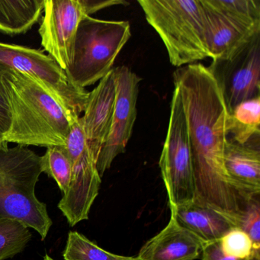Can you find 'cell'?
<instances>
[{
	"label": "cell",
	"instance_id": "cell-1",
	"mask_svg": "<svg viewBox=\"0 0 260 260\" xmlns=\"http://www.w3.org/2000/svg\"><path fill=\"white\" fill-rule=\"evenodd\" d=\"M188 124L196 196L238 224L248 205L259 196L234 182L223 162L228 112L220 89L208 68L192 63L173 74Z\"/></svg>",
	"mask_w": 260,
	"mask_h": 260
},
{
	"label": "cell",
	"instance_id": "cell-2",
	"mask_svg": "<svg viewBox=\"0 0 260 260\" xmlns=\"http://www.w3.org/2000/svg\"><path fill=\"white\" fill-rule=\"evenodd\" d=\"M0 94L11 115L7 144L46 148L66 145L72 121L58 102L37 82L0 65Z\"/></svg>",
	"mask_w": 260,
	"mask_h": 260
},
{
	"label": "cell",
	"instance_id": "cell-3",
	"mask_svg": "<svg viewBox=\"0 0 260 260\" xmlns=\"http://www.w3.org/2000/svg\"><path fill=\"white\" fill-rule=\"evenodd\" d=\"M42 173V156L28 147L0 149V219L19 220L44 240L53 221L46 204L36 194Z\"/></svg>",
	"mask_w": 260,
	"mask_h": 260
},
{
	"label": "cell",
	"instance_id": "cell-4",
	"mask_svg": "<svg viewBox=\"0 0 260 260\" xmlns=\"http://www.w3.org/2000/svg\"><path fill=\"white\" fill-rule=\"evenodd\" d=\"M138 4L164 42L172 65L179 68L211 57L200 0H139Z\"/></svg>",
	"mask_w": 260,
	"mask_h": 260
},
{
	"label": "cell",
	"instance_id": "cell-5",
	"mask_svg": "<svg viewBox=\"0 0 260 260\" xmlns=\"http://www.w3.org/2000/svg\"><path fill=\"white\" fill-rule=\"evenodd\" d=\"M131 36L127 21L84 16L77 28L71 62L65 70L69 81L83 89L100 81L113 69L115 59Z\"/></svg>",
	"mask_w": 260,
	"mask_h": 260
},
{
	"label": "cell",
	"instance_id": "cell-6",
	"mask_svg": "<svg viewBox=\"0 0 260 260\" xmlns=\"http://www.w3.org/2000/svg\"><path fill=\"white\" fill-rule=\"evenodd\" d=\"M0 65L26 74L37 82L58 102L72 122L84 112L89 92L74 86L64 70L43 51L0 42Z\"/></svg>",
	"mask_w": 260,
	"mask_h": 260
},
{
	"label": "cell",
	"instance_id": "cell-7",
	"mask_svg": "<svg viewBox=\"0 0 260 260\" xmlns=\"http://www.w3.org/2000/svg\"><path fill=\"white\" fill-rule=\"evenodd\" d=\"M170 210L192 202L196 196L186 116L177 88L174 87L167 138L159 158Z\"/></svg>",
	"mask_w": 260,
	"mask_h": 260
},
{
	"label": "cell",
	"instance_id": "cell-8",
	"mask_svg": "<svg viewBox=\"0 0 260 260\" xmlns=\"http://www.w3.org/2000/svg\"><path fill=\"white\" fill-rule=\"evenodd\" d=\"M210 58H225L260 31L259 0H200Z\"/></svg>",
	"mask_w": 260,
	"mask_h": 260
},
{
	"label": "cell",
	"instance_id": "cell-9",
	"mask_svg": "<svg viewBox=\"0 0 260 260\" xmlns=\"http://www.w3.org/2000/svg\"><path fill=\"white\" fill-rule=\"evenodd\" d=\"M66 148L72 164L71 183L57 207L70 226L89 219V211L99 194L102 177L96 161L88 147L81 119L71 124Z\"/></svg>",
	"mask_w": 260,
	"mask_h": 260
},
{
	"label": "cell",
	"instance_id": "cell-10",
	"mask_svg": "<svg viewBox=\"0 0 260 260\" xmlns=\"http://www.w3.org/2000/svg\"><path fill=\"white\" fill-rule=\"evenodd\" d=\"M228 114L243 102L260 97V31L231 55L214 59L208 67Z\"/></svg>",
	"mask_w": 260,
	"mask_h": 260
},
{
	"label": "cell",
	"instance_id": "cell-11",
	"mask_svg": "<svg viewBox=\"0 0 260 260\" xmlns=\"http://www.w3.org/2000/svg\"><path fill=\"white\" fill-rule=\"evenodd\" d=\"M113 72L116 83L115 111L109 136L96 161L101 177L114 159L125 151L138 113L137 102L141 78L125 66L113 68Z\"/></svg>",
	"mask_w": 260,
	"mask_h": 260
},
{
	"label": "cell",
	"instance_id": "cell-12",
	"mask_svg": "<svg viewBox=\"0 0 260 260\" xmlns=\"http://www.w3.org/2000/svg\"><path fill=\"white\" fill-rule=\"evenodd\" d=\"M39 34L42 46L63 70L72 59L76 34L84 17L79 0H45Z\"/></svg>",
	"mask_w": 260,
	"mask_h": 260
},
{
	"label": "cell",
	"instance_id": "cell-13",
	"mask_svg": "<svg viewBox=\"0 0 260 260\" xmlns=\"http://www.w3.org/2000/svg\"><path fill=\"white\" fill-rule=\"evenodd\" d=\"M116 101V83L113 69L89 92L84 115L80 117L88 147L95 161L106 142Z\"/></svg>",
	"mask_w": 260,
	"mask_h": 260
},
{
	"label": "cell",
	"instance_id": "cell-14",
	"mask_svg": "<svg viewBox=\"0 0 260 260\" xmlns=\"http://www.w3.org/2000/svg\"><path fill=\"white\" fill-rule=\"evenodd\" d=\"M203 243L171 214L168 224L140 249L136 260H196Z\"/></svg>",
	"mask_w": 260,
	"mask_h": 260
},
{
	"label": "cell",
	"instance_id": "cell-15",
	"mask_svg": "<svg viewBox=\"0 0 260 260\" xmlns=\"http://www.w3.org/2000/svg\"><path fill=\"white\" fill-rule=\"evenodd\" d=\"M178 223L192 233L203 244L220 241L233 228H237L221 213L193 201L170 210Z\"/></svg>",
	"mask_w": 260,
	"mask_h": 260
},
{
	"label": "cell",
	"instance_id": "cell-16",
	"mask_svg": "<svg viewBox=\"0 0 260 260\" xmlns=\"http://www.w3.org/2000/svg\"><path fill=\"white\" fill-rule=\"evenodd\" d=\"M223 162L234 182L253 194H260L259 143L240 144L226 139Z\"/></svg>",
	"mask_w": 260,
	"mask_h": 260
},
{
	"label": "cell",
	"instance_id": "cell-17",
	"mask_svg": "<svg viewBox=\"0 0 260 260\" xmlns=\"http://www.w3.org/2000/svg\"><path fill=\"white\" fill-rule=\"evenodd\" d=\"M45 0H0V32L24 34L39 20Z\"/></svg>",
	"mask_w": 260,
	"mask_h": 260
},
{
	"label": "cell",
	"instance_id": "cell-18",
	"mask_svg": "<svg viewBox=\"0 0 260 260\" xmlns=\"http://www.w3.org/2000/svg\"><path fill=\"white\" fill-rule=\"evenodd\" d=\"M260 97L236 106L226 120L228 139L240 144L259 143Z\"/></svg>",
	"mask_w": 260,
	"mask_h": 260
},
{
	"label": "cell",
	"instance_id": "cell-19",
	"mask_svg": "<svg viewBox=\"0 0 260 260\" xmlns=\"http://www.w3.org/2000/svg\"><path fill=\"white\" fill-rule=\"evenodd\" d=\"M63 257L64 260H136V257L108 252L77 231L68 233Z\"/></svg>",
	"mask_w": 260,
	"mask_h": 260
},
{
	"label": "cell",
	"instance_id": "cell-20",
	"mask_svg": "<svg viewBox=\"0 0 260 260\" xmlns=\"http://www.w3.org/2000/svg\"><path fill=\"white\" fill-rule=\"evenodd\" d=\"M29 228L15 219H0V260H6L23 252L31 241Z\"/></svg>",
	"mask_w": 260,
	"mask_h": 260
},
{
	"label": "cell",
	"instance_id": "cell-21",
	"mask_svg": "<svg viewBox=\"0 0 260 260\" xmlns=\"http://www.w3.org/2000/svg\"><path fill=\"white\" fill-rule=\"evenodd\" d=\"M42 164L43 173L55 180L63 194L66 193L72 176V164L66 146L48 147L42 156Z\"/></svg>",
	"mask_w": 260,
	"mask_h": 260
},
{
	"label": "cell",
	"instance_id": "cell-22",
	"mask_svg": "<svg viewBox=\"0 0 260 260\" xmlns=\"http://www.w3.org/2000/svg\"><path fill=\"white\" fill-rule=\"evenodd\" d=\"M220 247L225 255L238 259H248L260 256L259 251L255 250L250 237L239 228H233L220 240Z\"/></svg>",
	"mask_w": 260,
	"mask_h": 260
},
{
	"label": "cell",
	"instance_id": "cell-23",
	"mask_svg": "<svg viewBox=\"0 0 260 260\" xmlns=\"http://www.w3.org/2000/svg\"><path fill=\"white\" fill-rule=\"evenodd\" d=\"M237 228L244 231L252 240L255 250H260L259 196L253 198L239 220Z\"/></svg>",
	"mask_w": 260,
	"mask_h": 260
},
{
	"label": "cell",
	"instance_id": "cell-24",
	"mask_svg": "<svg viewBox=\"0 0 260 260\" xmlns=\"http://www.w3.org/2000/svg\"><path fill=\"white\" fill-rule=\"evenodd\" d=\"M202 254V260H260V256L252 257L248 259H238L225 255L220 247V241L203 244Z\"/></svg>",
	"mask_w": 260,
	"mask_h": 260
},
{
	"label": "cell",
	"instance_id": "cell-25",
	"mask_svg": "<svg viewBox=\"0 0 260 260\" xmlns=\"http://www.w3.org/2000/svg\"><path fill=\"white\" fill-rule=\"evenodd\" d=\"M12 119L10 109L6 103L5 100L0 94V141L6 145L7 138L11 132Z\"/></svg>",
	"mask_w": 260,
	"mask_h": 260
},
{
	"label": "cell",
	"instance_id": "cell-26",
	"mask_svg": "<svg viewBox=\"0 0 260 260\" xmlns=\"http://www.w3.org/2000/svg\"><path fill=\"white\" fill-rule=\"evenodd\" d=\"M82 7H83V12L85 16H90V15L103 10V9L107 8V7H112L115 5H127V3L123 0H79Z\"/></svg>",
	"mask_w": 260,
	"mask_h": 260
},
{
	"label": "cell",
	"instance_id": "cell-27",
	"mask_svg": "<svg viewBox=\"0 0 260 260\" xmlns=\"http://www.w3.org/2000/svg\"><path fill=\"white\" fill-rule=\"evenodd\" d=\"M43 260H55L54 259V258H52V257L50 256L48 254H46V255L44 256Z\"/></svg>",
	"mask_w": 260,
	"mask_h": 260
},
{
	"label": "cell",
	"instance_id": "cell-28",
	"mask_svg": "<svg viewBox=\"0 0 260 260\" xmlns=\"http://www.w3.org/2000/svg\"><path fill=\"white\" fill-rule=\"evenodd\" d=\"M7 148H9L8 145H6V144H3V143L0 141V149Z\"/></svg>",
	"mask_w": 260,
	"mask_h": 260
}]
</instances>
